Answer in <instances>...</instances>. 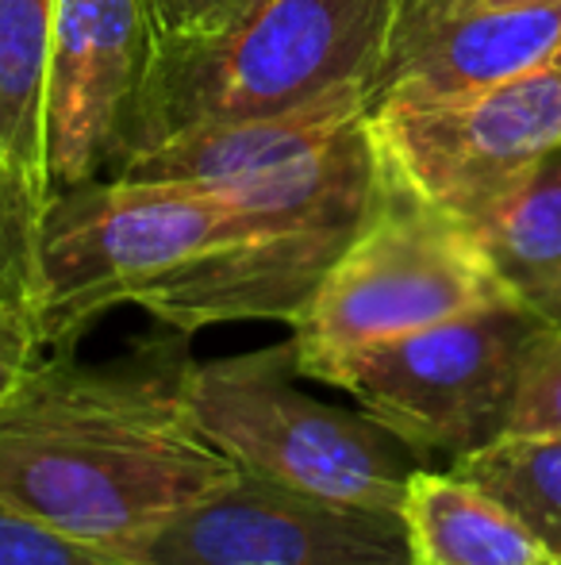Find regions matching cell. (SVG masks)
<instances>
[{
	"instance_id": "6da1fadb",
	"label": "cell",
	"mask_w": 561,
	"mask_h": 565,
	"mask_svg": "<svg viewBox=\"0 0 561 565\" xmlns=\"http://www.w3.org/2000/svg\"><path fill=\"white\" fill-rule=\"evenodd\" d=\"M181 342L85 365L46 350L0 401V504L128 558L142 535L235 473L193 431Z\"/></svg>"
},
{
	"instance_id": "7a4b0ae2",
	"label": "cell",
	"mask_w": 561,
	"mask_h": 565,
	"mask_svg": "<svg viewBox=\"0 0 561 565\" xmlns=\"http://www.w3.org/2000/svg\"><path fill=\"white\" fill-rule=\"evenodd\" d=\"M389 8L392 0H235L150 43L116 170L188 131L281 116L354 85L374 93Z\"/></svg>"
},
{
	"instance_id": "3957f363",
	"label": "cell",
	"mask_w": 561,
	"mask_h": 565,
	"mask_svg": "<svg viewBox=\"0 0 561 565\" xmlns=\"http://www.w3.org/2000/svg\"><path fill=\"white\" fill-rule=\"evenodd\" d=\"M292 339L247 354L188 362L181 401L193 431L242 473L300 492L400 512L427 461L366 412H346L296 388Z\"/></svg>"
},
{
	"instance_id": "277c9868",
	"label": "cell",
	"mask_w": 561,
	"mask_h": 565,
	"mask_svg": "<svg viewBox=\"0 0 561 565\" xmlns=\"http://www.w3.org/2000/svg\"><path fill=\"white\" fill-rule=\"evenodd\" d=\"M247 227L235 204L177 181L100 178L58 189L35 246V323L46 350H74L105 312Z\"/></svg>"
},
{
	"instance_id": "5b68a950",
	"label": "cell",
	"mask_w": 561,
	"mask_h": 565,
	"mask_svg": "<svg viewBox=\"0 0 561 565\" xmlns=\"http://www.w3.org/2000/svg\"><path fill=\"white\" fill-rule=\"evenodd\" d=\"M547 320L516 300H493L431 328L331 358L315 381L358 401L420 458L457 461L504 439L519 362Z\"/></svg>"
},
{
	"instance_id": "8992f818",
	"label": "cell",
	"mask_w": 561,
	"mask_h": 565,
	"mask_svg": "<svg viewBox=\"0 0 561 565\" xmlns=\"http://www.w3.org/2000/svg\"><path fill=\"white\" fill-rule=\"evenodd\" d=\"M508 300L462 220L423 204L389 173V189L346 243L292 323L300 377L369 342L431 328Z\"/></svg>"
},
{
	"instance_id": "52a82bcc",
	"label": "cell",
	"mask_w": 561,
	"mask_h": 565,
	"mask_svg": "<svg viewBox=\"0 0 561 565\" xmlns=\"http://www.w3.org/2000/svg\"><path fill=\"white\" fill-rule=\"evenodd\" d=\"M369 119L392 181L465 224L561 147V51L488 89L385 100Z\"/></svg>"
},
{
	"instance_id": "ba28073f",
	"label": "cell",
	"mask_w": 561,
	"mask_h": 565,
	"mask_svg": "<svg viewBox=\"0 0 561 565\" xmlns=\"http://www.w3.org/2000/svg\"><path fill=\"white\" fill-rule=\"evenodd\" d=\"M136 565H412L404 515L235 469L128 551Z\"/></svg>"
},
{
	"instance_id": "9c48e42d",
	"label": "cell",
	"mask_w": 561,
	"mask_h": 565,
	"mask_svg": "<svg viewBox=\"0 0 561 565\" xmlns=\"http://www.w3.org/2000/svg\"><path fill=\"white\" fill-rule=\"evenodd\" d=\"M150 43L142 0H54L46 66V170L54 193L112 178Z\"/></svg>"
},
{
	"instance_id": "30bf717a",
	"label": "cell",
	"mask_w": 561,
	"mask_h": 565,
	"mask_svg": "<svg viewBox=\"0 0 561 565\" xmlns=\"http://www.w3.org/2000/svg\"><path fill=\"white\" fill-rule=\"evenodd\" d=\"M561 51V0H392L369 105L488 89Z\"/></svg>"
},
{
	"instance_id": "8fae6325",
	"label": "cell",
	"mask_w": 561,
	"mask_h": 565,
	"mask_svg": "<svg viewBox=\"0 0 561 565\" xmlns=\"http://www.w3.org/2000/svg\"><path fill=\"white\" fill-rule=\"evenodd\" d=\"M54 0H0V216L43 224L54 196L46 170V66Z\"/></svg>"
},
{
	"instance_id": "7c38bea8",
	"label": "cell",
	"mask_w": 561,
	"mask_h": 565,
	"mask_svg": "<svg viewBox=\"0 0 561 565\" xmlns=\"http://www.w3.org/2000/svg\"><path fill=\"white\" fill-rule=\"evenodd\" d=\"M465 231L504 297L561 323V147L473 212Z\"/></svg>"
},
{
	"instance_id": "4fadbf2b",
	"label": "cell",
	"mask_w": 561,
	"mask_h": 565,
	"mask_svg": "<svg viewBox=\"0 0 561 565\" xmlns=\"http://www.w3.org/2000/svg\"><path fill=\"white\" fill-rule=\"evenodd\" d=\"M400 515L412 565H558L500 500L454 469H416Z\"/></svg>"
},
{
	"instance_id": "5bb4252c",
	"label": "cell",
	"mask_w": 561,
	"mask_h": 565,
	"mask_svg": "<svg viewBox=\"0 0 561 565\" xmlns=\"http://www.w3.org/2000/svg\"><path fill=\"white\" fill-rule=\"evenodd\" d=\"M446 469L500 500L561 565V435H504Z\"/></svg>"
},
{
	"instance_id": "9a60e30c",
	"label": "cell",
	"mask_w": 561,
	"mask_h": 565,
	"mask_svg": "<svg viewBox=\"0 0 561 565\" xmlns=\"http://www.w3.org/2000/svg\"><path fill=\"white\" fill-rule=\"evenodd\" d=\"M504 435H561V323H542L527 342Z\"/></svg>"
},
{
	"instance_id": "2e32d148",
	"label": "cell",
	"mask_w": 561,
	"mask_h": 565,
	"mask_svg": "<svg viewBox=\"0 0 561 565\" xmlns=\"http://www.w3.org/2000/svg\"><path fill=\"white\" fill-rule=\"evenodd\" d=\"M0 565H136L116 554L93 551L28 515L0 504Z\"/></svg>"
},
{
	"instance_id": "e0dca14e",
	"label": "cell",
	"mask_w": 561,
	"mask_h": 565,
	"mask_svg": "<svg viewBox=\"0 0 561 565\" xmlns=\"http://www.w3.org/2000/svg\"><path fill=\"white\" fill-rule=\"evenodd\" d=\"M46 354L39 323L28 308L0 300V401L23 381V373Z\"/></svg>"
},
{
	"instance_id": "ac0fdd59",
	"label": "cell",
	"mask_w": 561,
	"mask_h": 565,
	"mask_svg": "<svg viewBox=\"0 0 561 565\" xmlns=\"http://www.w3.org/2000/svg\"><path fill=\"white\" fill-rule=\"evenodd\" d=\"M227 4H235V0H142V12L150 23V39L158 43V39H173L196 23L212 20Z\"/></svg>"
},
{
	"instance_id": "d6986e66",
	"label": "cell",
	"mask_w": 561,
	"mask_h": 565,
	"mask_svg": "<svg viewBox=\"0 0 561 565\" xmlns=\"http://www.w3.org/2000/svg\"><path fill=\"white\" fill-rule=\"evenodd\" d=\"M496 4H524V0H496Z\"/></svg>"
}]
</instances>
